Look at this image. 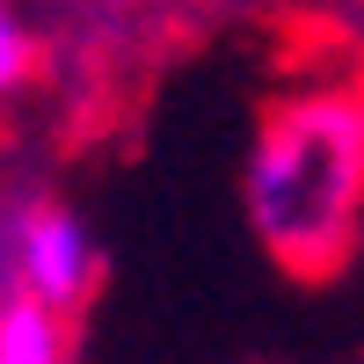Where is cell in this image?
I'll use <instances>...</instances> for the list:
<instances>
[{
    "mask_svg": "<svg viewBox=\"0 0 364 364\" xmlns=\"http://www.w3.org/2000/svg\"><path fill=\"white\" fill-rule=\"evenodd\" d=\"M240 211L262 255L328 284L364 240V73H299L255 109Z\"/></svg>",
    "mask_w": 364,
    "mask_h": 364,
    "instance_id": "1",
    "label": "cell"
},
{
    "mask_svg": "<svg viewBox=\"0 0 364 364\" xmlns=\"http://www.w3.org/2000/svg\"><path fill=\"white\" fill-rule=\"evenodd\" d=\"M102 284V240L95 226L80 219L73 204L37 197L29 204V226H22V291L44 299L58 314H80Z\"/></svg>",
    "mask_w": 364,
    "mask_h": 364,
    "instance_id": "2",
    "label": "cell"
},
{
    "mask_svg": "<svg viewBox=\"0 0 364 364\" xmlns=\"http://www.w3.org/2000/svg\"><path fill=\"white\" fill-rule=\"evenodd\" d=\"M0 364H73V314L44 299H0Z\"/></svg>",
    "mask_w": 364,
    "mask_h": 364,
    "instance_id": "3",
    "label": "cell"
},
{
    "mask_svg": "<svg viewBox=\"0 0 364 364\" xmlns=\"http://www.w3.org/2000/svg\"><path fill=\"white\" fill-rule=\"evenodd\" d=\"M37 197L44 190H29V182H15L0 168V299L22 291V226H29V204Z\"/></svg>",
    "mask_w": 364,
    "mask_h": 364,
    "instance_id": "4",
    "label": "cell"
},
{
    "mask_svg": "<svg viewBox=\"0 0 364 364\" xmlns=\"http://www.w3.org/2000/svg\"><path fill=\"white\" fill-rule=\"evenodd\" d=\"M29 80H37V37H29V22L0 0V102H15Z\"/></svg>",
    "mask_w": 364,
    "mask_h": 364,
    "instance_id": "5",
    "label": "cell"
}]
</instances>
